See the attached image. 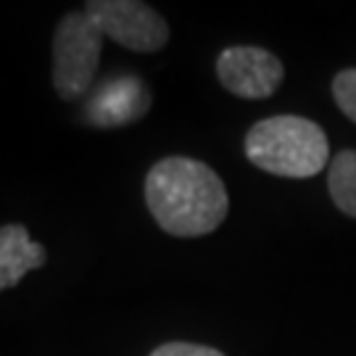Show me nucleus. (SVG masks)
<instances>
[{
  "instance_id": "obj_2",
  "label": "nucleus",
  "mask_w": 356,
  "mask_h": 356,
  "mask_svg": "<svg viewBox=\"0 0 356 356\" xmlns=\"http://www.w3.org/2000/svg\"><path fill=\"white\" fill-rule=\"evenodd\" d=\"M248 161L269 175L309 179L330 161L327 135L317 122L304 116H269L256 122L245 135Z\"/></svg>"
},
{
  "instance_id": "obj_7",
  "label": "nucleus",
  "mask_w": 356,
  "mask_h": 356,
  "mask_svg": "<svg viewBox=\"0 0 356 356\" xmlns=\"http://www.w3.org/2000/svg\"><path fill=\"white\" fill-rule=\"evenodd\" d=\"M48 251L32 241L24 225H3L0 227V291L13 288L32 269L45 267Z\"/></svg>"
},
{
  "instance_id": "obj_6",
  "label": "nucleus",
  "mask_w": 356,
  "mask_h": 356,
  "mask_svg": "<svg viewBox=\"0 0 356 356\" xmlns=\"http://www.w3.org/2000/svg\"><path fill=\"white\" fill-rule=\"evenodd\" d=\"M151 92L138 76H114L90 95L88 122L95 127H124L145 116Z\"/></svg>"
},
{
  "instance_id": "obj_5",
  "label": "nucleus",
  "mask_w": 356,
  "mask_h": 356,
  "mask_svg": "<svg viewBox=\"0 0 356 356\" xmlns=\"http://www.w3.org/2000/svg\"><path fill=\"white\" fill-rule=\"evenodd\" d=\"M216 76L222 88L245 98V101H261L275 95L282 85L285 66L275 53L256 48V45H235L225 48L216 58Z\"/></svg>"
},
{
  "instance_id": "obj_9",
  "label": "nucleus",
  "mask_w": 356,
  "mask_h": 356,
  "mask_svg": "<svg viewBox=\"0 0 356 356\" xmlns=\"http://www.w3.org/2000/svg\"><path fill=\"white\" fill-rule=\"evenodd\" d=\"M332 98L338 108L356 124V69H343L332 79Z\"/></svg>"
},
{
  "instance_id": "obj_3",
  "label": "nucleus",
  "mask_w": 356,
  "mask_h": 356,
  "mask_svg": "<svg viewBox=\"0 0 356 356\" xmlns=\"http://www.w3.org/2000/svg\"><path fill=\"white\" fill-rule=\"evenodd\" d=\"M103 32L88 11H72L53 35V88L64 101L85 95L98 74Z\"/></svg>"
},
{
  "instance_id": "obj_4",
  "label": "nucleus",
  "mask_w": 356,
  "mask_h": 356,
  "mask_svg": "<svg viewBox=\"0 0 356 356\" xmlns=\"http://www.w3.org/2000/svg\"><path fill=\"white\" fill-rule=\"evenodd\" d=\"M85 11L106 38L135 53H159L169 42V24L140 0H90Z\"/></svg>"
},
{
  "instance_id": "obj_8",
  "label": "nucleus",
  "mask_w": 356,
  "mask_h": 356,
  "mask_svg": "<svg viewBox=\"0 0 356 356\" xmlns=\"http://www.w3.org/2000/svg\"><path fill=\"white\" fill-rule=\"evenodd\" d=\"M327 191L335 206L356 219V151H338L330 159Z\"/></svg>"
},
{
  "instance_id": "obj_10",
  "label": "nucleus",
  "mask_w": 356,
  "mask_h": 356,
  "mask_svg": "<svg viewBox=\"0 0 356 356\" xmlns=\"http://www.w3.org/2000/svg\"><path fill=\"white\" fill-rule=\"evenodd\" d=\"M151 356H225L211 346H198V343H185V341H175V343H164L153 348Z\"/></svg>"
},
{
  "instance_id": "obj_1",
  "label": "nucleus",
  "mask_w": 356,
  "mask_h": 356,
  "mask_svg": "<svg viewBox=\"0 0 356 356\" xmlns=\"http://www.w3.org/2000/svg\"><path fill=\"white\" fill-rule=\"evenodd\" d=\"M145 204L156 225L175 238L209 235L229 211L222 177L209 164L188 156H166L151 166Z\"/></svg>"
}]
</instances>
